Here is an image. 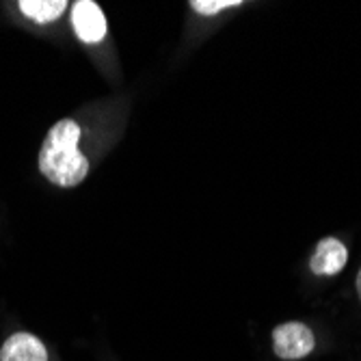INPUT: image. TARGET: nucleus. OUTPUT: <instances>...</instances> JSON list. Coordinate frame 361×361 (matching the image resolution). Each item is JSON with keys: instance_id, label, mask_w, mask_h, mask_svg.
<instances>
[{"instance_id": "1", "label": "nucleus", "mask_w": 361, "mask_h": 361, "mask_svg": "<svg viewBox=\"0 0 361 361\" xmlns=\"http://www.w3.org/2000/svg\"><path fill=\"white\" fill-rule=\"evenodd\" d=\"M80 126L74 119L56 121L39 152V171L56 186H78L89 173V160L78 149Z\"/></svg>"}, {"instance_id": "2", "label": "nucleus", "mask_w": 361, "mask_h": 361, "mask_svg": "<svg viewBox=\"0 0 361 361\" xmlns=\"http://www.w3.org/2000/svg\"><path fill=\"white\" fill-rule=\"evenodd\" d=\"M273 346L281 359H301L307 357L314 346V334L303 322H283L273 331Z\"/></svg>"}, {"instance_id": "3", "label": "nucleus", "mask_w": 361, "mask_h": 361, "mask_svg": "<svg viewBox=\"0 0 361 361\" xmlns=\"http://www.w3.org/2000/svg\"><path fill=\"white\" fill-rule=\"evenodd\" d=\"M72 26L80 42L85 44H97L106 37L109 26L102 9L93 0H78L72 7Z\"/></svg>"}, {"instance_id": "4", "label": "nucleus", "mask_w": 361, "mask_h": 361, "mask_svg": "<svg viewBox=\"0 0 361 361\" xmlns=\"http://www.w3.org/2000/svg\"><path fill=\"white\" fill-rule=\"evenodd\" d=\"M348 262V251L338 238H322L310 259L312 273L316 275H338Z\"/></svg>"}, {"instance_id": "5", "label": "nucleus", "mask_w": 361, "mask_h": 361, "mask_svg": "<svg viewBox=\"0 0 361 361\" xmlns=\"http://www.w3.org/2000/svg\"><path fill=\"white\" fill-rule=\"evenodd\" d=\"M0 361H48V350L32 334H13L0 348Z\"/></svg>"}, {"instance_id": "6", "label": "nucleus", "mask_w": 361, "mask_h": 361, "mask_svg": "<svg viewBox=\"0 0 361 361\" xmlns=\"http://www.w3.org/2000/svg\"><path fill=\"white\" fill-rule=\"evenodd\" d=\"M18 7L30 20H35L39 24H48V22L59 20L65 13L68 3H65V0H20Z\"/></svg>"}, {"instance_id": "7", "label": "nucleus", "mask_w": 361, "mask_h": 361, "mask_svg": "<svg viewBox=\"0 0 361 361\" xmlns=\"http://www.w3.org/2000/svg\"><path fill=\"white\" fill-rule=\"evenodd\" d=\"M240 0H192L190 7L202 13V16H214L223 9H229V7H238Z\"/></svg>"}, {"instance_id": "8", "label": "nucleus", "mask_w": 361, "mask_h": 361, "mask_svg": "<svg viewBox=\"0 0 361 361\" xmlns=\"http://www.w3.org/2000/svg\"><path fill=\"white\" fill-rule=\"evenodd\" d=\"M357 292H359V297H361V271L357 275Z\"/></svg>"}]
</instances>
